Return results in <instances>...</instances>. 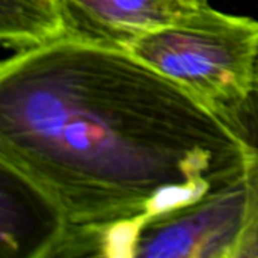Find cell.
I'll return each instance as SVG.
<instances>
[{"label":"cell","instance_id":"cell-1","mask_svg":"<svg viewBox=\"0 0 258 258\" xmlns=\"http://www.w3.org/2000/svg\"><path fill=\"white\" fill-rule=\"evenodd\" d=\"M230 125L130 53L59 41L0 67V165L56 227L147 222L237 178Z\"/></svg>","mask_w":258,"mask_h":258},{"label":"cell","instance_id":"cell-2","mask_svg":"<svg viewBox=\"0 0 258 258\" xmlns=\"http://www.w3.org/2000/svg\"><path fill=\"white\" fill-rule=\"evenodd\" d=\"M124 51L222 118L254 92L258 21L207 3L178 23L141 35Z\"/></svg>","mask_w":258,"mask_h":258},{"label":"cell","instance_id":"cell-3","mask_svg":"<svg viewBox=\"0 0 258 258\" xmlns=\"http://www.w3.org/2000/svg\"><path fill=\"white\" fill-rule=\"evenodd\" d=\"M246 215L243 172L197 203L150 221L136 257L236 258Z\"/></svg>","mask_w":258,"mask_h":258},{"label":"cell","instance_id":"cell-4","mask_svg":"<svg viewBox=\"0 0 258 258\" xmlns=\"http://www.w3.org/2000/svg\"><path fill=\"white\" fill-rule=\"evenodd\" d=\"M65 41L124 50L144 33L178 23L198 0H59Z\"/></svg>","mask_w":258,"mask_h":258},{"label":"cell","instance_id":"cell-5","mask_svg":"<svg viewBox=\"0 0 258 258\" xmlns=\"http://www.w3.org/2000/svg\"><path fill=\"white\" fill-rule=\"evenodd\" d=\"M0 41L12 54L65 41L59 0H0Z\"/></svg>","mask_w":258,"mask_h":258},{"label":"cell","instance_id":"cell-6","mask_svg":"<svg viewBox=\"0 0 258 258\" xmlns=\"http://www.w3.org/2000/svg\"><path fill=\"white\" fill-rule=\"evenodd\" d=\"M230 128L243 141L246 184V215L236 258H258V98H251L236 112L224 118Z\"/></svg>","mask_w":258,"mask_h":258},{"label":"cell","instance_id":"cell-7","mask_svg":"<svg viewBox=\"0 0 258 258\" xmlns=\"http://www.w3.org/2000/svg\"><path fill=\"white\" fill-rule=\"evenodd\" d=\"M255 97H258V51H257V59H255V71H254V92Z\"/></svg>","mask_w":258,"mask_h":258},{"label":"cell","instance_id":"cell-8","mask_svg":"<svg viewBox=\"0 0 258 258\" xmlns=\"http://www.w3.org/2000/svg\"><path fill=\"white\" fill-rule=\"evenodd\" d=\"M200 3H203V5H207L209 3V0H198Z\"/></svg>","mask_w":258,"mask_h":258}]
</instances>
